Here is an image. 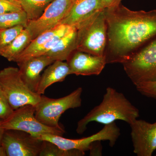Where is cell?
<instances>
[{
	"mask_svg": "<svg viewBox=\"0 0 156 156\" xmlns=\"http://www.w3.org/2000/svg\"><path fill=\"white\" fill-rule=\"evenodd\" d=\"M105 12L107 64H123L156 37V10L131 11L120 4L105 9Z\"/></svg>",
	"mask_w": 156,
	"mask_h": 156,
	"instance_id": "6da1fadb",
	"label": "cell"
},
{
	"mask_svg": "<svg viewBox=\"0 0 156 156\" xmlns=\"http://www.w3.org/2000/svg\"><path fill=\"white\" fill-rule=\"evenodd\" d=\"M139 111L122 92L108 87L100 104L91 110L77 123V134H83L92 122L108 125L121 120L131 125L139 117Z\"/></svg>",
	"mask_w": 156,
	"mask_h": 156,
	"instance_id": "7a4b0ae2",
	"label": "cell"
},
{
	"mask_svg": "<svg viewBox=\"0 0 156 156\" xmlns=\"http://www.w3.org/2000/svg\"><path fill=\"white\" fill-rule=\"evenodd\" d=\"M76 51L104 56L107 27L105 9H101L76 27Z\"/></svg>",
	"mask_w": 156,
	"mask_h": 156,
	"instance_id": "3957f363",
	"label": "cell"
},
{
	"mask_svg": "<svg viewBox=\"0 0 156 156\" xmlns=\"http://www.w3.org/2000/svg\"><path fill=\"white\" fill-rule=\"evenodd\" d=\"M0 86L14 110L27 105L36 106L41 98L25 85L18 68L9 66L0 70Z\"/></svg>",
	"mask_w": 156,
	"mask_h": 156,
	"instance_id": "277c9868",
	"label": "cell"
},
{
	"mask_svg": "<svg viewBox=\"0 0 156 156\" xmlns=\"http://www.w3.org/2000/svg\"><path fill=\"white\" fill-rule=\"evenodd\" d=\"M83 89L79 87L69 94L58 98H51L41 95V98L35 106L36 118L44 125L53 128H60L59 120L65 112L70 109L80 107L82 105Z\"/></svg>",
	"mask_w": 156,
	"mask_h": 156,
	"instance_id": "5b68a950",
	"label": "cell"
},
{
	"mask_svg": "<svg viewBox=\"0 0 156 156\" xmlns=\"http://www.w3.org/2000/svg\"><path fill=\"white\" fill-rule=\"evenodd\" d=\"M122 64L126 74L134 86L156 81V37Z\"/></svg>",
	"mask_w": 156,
	"mask_h": 156,
	"instance_id": "8992f818",
	"label": "cell"
},
{
	"mask_svg": "<svg viewBox=\"0 0 156 156\" xmlns=\"http://www.w3.org/2000/svg\"><path fill=\"white\" fill-rule=\"evenodd\" d=\"M35 106L27 105L14 110L8 118L0 121V127L5 130H19L35 137L45 134L62 136L65 131L62 127L53 128L44 125L36 118Z\"/></svg>",
	"mask_w": 156,
	"mask_h": 156,
	"instance_id": "52a82bcc",
	"label": "cell"
},
{
	"mask_svg": "<svg viewBox=\"0 0 156 156\" xmlns=\"http://www.w3.org/2000/svg\"><path fill=\"white\" fill-rule=\"evenodd\" d=\"M121 135L119 128L115 123L105 125L97 133L80 139H71L64 138L62 136L54 134H45L37 138L55 144L64 150L76 149L85 152L89 151L94 143L98 141H108L111 147L115 144Z\"/></svg>",
	"mask_w": 156,
	"mask_h": 156,
	"instance_id": "ba28073f",
	"label": "cell"
},
{
	"mask_svg": "<svg viewBox=\"0 0 156 156\" xmlns=\"http://www.w3.org/2000/svg\"><path fill=\"white\" fill-rule=\"evenodd\" d=\"M43 140L19 130H5L1 147L6 156H39Z\"/></svg>",
	"mask_w": 156,
	"mask_h": 156,
	"instance_id": "9c48e42d",
	"label": "cell"
},
{
	"mask_svg": "<svg viewBox=\"0 0 156 156\" xmlns=\"http://www.w3.org/2000/svg\"><path fill=\"white\" fill-rule=\"evenodd\" d=\"M73 0H54L37 19L29 20L26 28L33 40L43 33L60 25L71 6Z\"/></svg>",
	"mask_w": 156,
	"mask_h": 156,
	"instance_id": "30bf717a",
	"label": "cell"
},
{
	"mask_svg": "<svg viewBox=\"0 0 156 156\" xmlns=\"http://www.w3.org/2000/svg\"><path fill=\"white\" fill-rule=\"evenodd\" d=\"M134 153L137 156H151L156 150V122L136 119L130 125Z\"/></svg>",
	"mask_w": 156,
	"mask_h": 156,
	"instance_id": "8fae6325",
	"label": "cell"
},
{
	"mask_svg": "<svg viewBox=\"0 0 156 156\" xmlns=\"http://www.w3.org/2000/svg\"><path fill=\"white\" fill-rule=\"evenodd\" d=\"M72 27L73 26L60 24L39 35L32 41L28 47L17 56L14 62L17 63L31 57L45 55Z\"/></svg>",
	"mask_w": 156,
	"mask_h": 156,
	"instance_id": "7c38bea8",
	"label": "cell"
},
{
	"mask_svg": "<svg viewBox=\"0 0 156 156\" xmlns=\"http://www.w3.org/2000/svg\"><path fill=\"white\" fill-rule=\"evenodd\" d=\"M67 62L71 75L76 76L98 75L107 64L105 56H96L76 50Z\"/></svg>",
	"mask_w": 156,
	"mask_h": 156,
	"instance_id": "4fadbf2b",
	"label": "cell"
},
{
	"mask_svg": "<svg viewBox=\"0 0 156 156\" xmlns=\"http://www.w3.org/2000/svg\"><path fill=\"white\" fill-rule=\"evenodd\" d=\"M54 61L50 56L43 55L17 62L21 79L29 89L37 93L41 76V73L45 68Z\"/></svg>",
	"mask_w": 156,
	"mask_h": 156,
	"instance_id": "5bb4252c",
	"label": "cell"
},
{
	"mask_svg": "<svg viewBox=\"0 0 156 156\" xmlns=\"http://www.w3.org/2000/svg\"><path fill=\"white\" fill-rule=\"evenodd\" d=\"M102 9L101 0H73L69 11L60 24L76 27Z\"/></svg>",
	"mask_w": 156,
	"mask_h": 156,
	"instance_id": "9a60e30c",
	"label": "cell"
},
{
	"mask_svg": "<svg viewBox=\"0 0 156 156\" xmlns=\"http://www.w3.org/2000/svg\"><path fill=\"white\" fill-rule=\"evenodd\" d=\"M69 75H71V73L68 63L56 60L48 66L42 74L37 93L44 95L48 87L55 83L62 82Z\"/></svg>",
	"mask_w": 156,
	"mask_h": 156,
	"instance_id": "2e32d148",
	"label": "cell"
},
{
	"mask_svg": "<svg viewBox=\"0 0 156 156\" xmlns=\"http://www.w3.org/2000/svg\"><path fill=\"white\" fill-rule=\"evenodd\" d=\"M77 36V28L75 27H72L45 55L50 56L55 61H67L73 53L76 51Z\"/></svg>",
	"mask_w": 156,
	"mask_h": 156,
	"instance_id": "e0dca14e",
	"label": "cell"
},
{
	"mask_svg": "<svg viewBox=\"0 0 156 156\" xmlns=\"http://www.w3.org/2000/svg\"><path fill=\"white\" fill-rule=\"evenodd\" d=\"M32 40L30 32L25 28L13 41L1 51L0 56L9 61L14 62L17 56L28 47Z\"/></svg>",
	"mask_w": 156,
	"mask_h": 156,
	"instance_id": "ac0fdd59",
	"label": "cell"
},
{
	"mask_svg": "<svg viewBox=\"0 0 156 156\" xmlns=\"http://www.w3.org/2000/svg\"><path fill=\"white\" fill-rule=\"evenodd\" d=\"M54 0H20L28 21L38 18Z\"/></svg>",
	"mask_w": 156,
	"mask_h": 156,
	"instance_id": "d6986e66",
	"label": "cell"
},
{
	"mask_svg": "<svg viewBox=\"0 0 156 156\" xmlns=\"http://www.w3.org/2000/svg\"><path fill=\"white\" fill-rule=\"evenodd\" d=\"M28 22L25 11L9 12L0 14V29L11 28L18 25L26 27Z\"/></svg>",
	"mask_w": 156,
	"mask_h": 156,
	"instance_id": "ffe728a7",
	"label": "cell"
},
{
	"mask_svg": "<svg viewBox=\"0 0 156 156\" xmlns=\"http://www.w3.org/2000/svg\"><path fill=\"white\" fill-rule=\"evenodd\" d=\"M85 154V152L76 149H63L53 143L43 140L39 156H83Z\"/></svg>",
	"mask_w": 156,
	"mask_h": 156,
	"instance_id": "44dd1931",
	"label": "cell"
},
{
	"mask_svg": "<svg viewBox=\"0 0 156 156\" xmlns=\"http://www.w3.org/2000/svg\"><path fill=\"white\" fill-rule=\"evenodd\" d=\"M25 28L23 26L18 25L11 28L0 29V53Z\"/></svg>",
	"mask_w": 156,
	"mask_h": 156,
	"instance_id": "7402d4cb",
	"label": "cell"
},
{
	"mask_svg": "<svg viewBox=\"0 0 156 156\" xmlns=\"http://www.w3.org/2000/svg\"><path fill=\"white\" fill-rule=\"evenodd\" d=\"M135 87L142 95L156 99V81L141 83Z\"/></svg>",
	"mask_w": 156,
	"mask_h": 156,
	"instance_id": "603a6c76",
	"label": "cell"
},
{
	"mask_svg": "<svg viewBox=\"0 0 156 156\" xmlns=\"http://www.w3.org/2000/svg\"><path fill=\"white\" fill-rule=\"evenodd\" d=\"M23 10L20 2L17 0H0V14Z\"/></svg>",
	"mask_w": 156,
	"mask_h": 156,
	"instance_id": "cb8c5ba5",
	"label": "cell"
},
{
	"mask_svg": "<svg viewBox=\"0 0 156 156\" xmlns=\"http://www.w3.org/2000/svg\"><path fill=\"white\" fill-rule=\"evenodd\" d=\"M13 111L0 86V119H5L8 118Z\"/></svg>",
	"mask_w": 156,
	"mask_h": 156,
	"instance_id": "d4e9b609",
	"label": "cell"
},
{
	"mask_svg": "<svg viewBox=\"0 0 156 156\" xmlns=\"http://www.w3.org/2000/svg\"><path fill=\"white\" fill-rule=\"evenodd\" d=\"M101 141H98L94 143V144L92 146L90 151V156L101 155V147L100 144Z\"/></svg>",
	"mask_w": 156,
	"mask_h": 156,
	"instance_id": "484cf974",
	"label": "cell"
},
{
	"mask_svg": "<svg viewBox=\"0 0 156 156\" xmlns=\"http://www.w3.org/2000/svg\"><path fill=\"white\" fill-rule=\"evenodd\" d=\"M123 0H101V5L103 9L111 8L121 4Z\"/></svg>",
	"mask_w": 156,
	"mask_h": 156,
	"instance_id": "4316f807",
	"label": "cell"
},
{
	"mask_svg": "<svg viewBox=\"0 0 156 156\" xmlns=\"http://www.w3.org/2000/svg\"><path fill=\"white\" fill-rule=\"evenodd\" d=\"M2 119H0V121L2 120ZM5 130L3 128L0 127V147H1V144H2V139L3 135H4V132H5Z\"/></svg>",
	"mask_w": 156,
	"mask_h": 156,
	"instance_id": "83f0119b",
	"label": "cell"
},
{
	"mask_svg": "<svg viewBox=\"0 0 156 156\" xmlns=\"http://www.w3.org/2000/svg\"><path fill=\"white\" fill-rule=\"evenodd\" d=\"M0 156H6L5 151L2 147H0Z\"/></svg>",
	"mask_w": 156,
	"mask_h": 156,
	"instance_id": "f1b7e54d",
	"label": "cell"
},
{
	"mask_svg": "<svg viewBox=\"0 0 156 156\" xmlns=\"http://www.w3.org/2000/svg\"><path fill=\"white\" fill-rule=\"evenodd\" d=\"M17 1H20V0H17Z\"/></svg>",
	"mask_w": 156,
	"mask_h": 156,
	"instance_id": "f546056e",
	"label": "cell"
}]
</instances>
